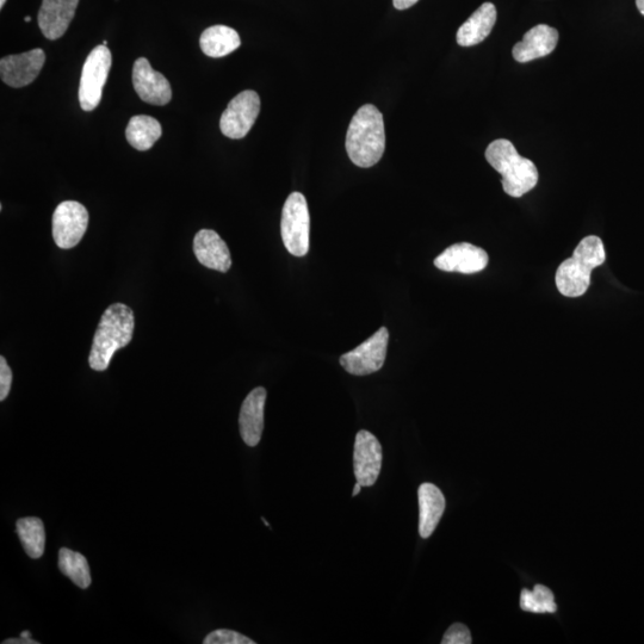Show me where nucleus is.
Here are the masks:
<instances>
[{
	"mask_svg": "<svg viewBox=\"0 0 644 644\" xmlns=\"http://www.w3.org/2000/svg\"><path fill=\"white\" fill-rule=\"evenodd\" d=\"M16 530L26 553L32 559H40L46 546V531L42 520L37 517L18 519Z\"/></svg>",
	"mask_w": 644,
	"mask_h": 644,
	"instance_id": "22",
	"label": "nucleus"
},
{
	"mask_svg": "<svg viewBox=\"0 0 644 644\" xmlns=\"http://www.w3.org/2000/svg\"><path fill=\"white\" fill-rule=\"evenodd\" d=\"M241 45L240 36L227 26L210 27L201 35L202 52L210 58H222L237 51Z\"/></svg>",
	"mask_w": 644,
	"mask_h": 644,
	"instance_id": "20",
	"label": "nucleus"
},
{
	"mask_svg": "<svg viewBox=\"0 0 644 644\" xmlns=\"http://www.w3.org/2000/svg\"><path fill=\"white\" fill-rule=\"evenodd\" d=\"M606 260L603 240L590 235L580 241L572 258L565 260L556 271V287L566 297H580L591 286L592 271Z\"/></svg>",
	"mask_w": 644,
	"mask_h": 644,
	"instance_id": "3",
	"label": "nucleus"
},
{
	"mask_svg": "<svg viewBox=\"0 0 644 644\" xmlns=\"http://www.w3.org/2000/svg\"><path fill=\"white\" fill-rule=\"evenodd\" d=\"M419 500V534L429 538L437 529L445 511V497L437 486L423 483L418 491Z\"/></svg>",
	"mask_w": 644,
	"mask_h": 644,
	"instance_id": "18",
	"label": "nucleus"
},
{
	"mask_svg": "<svg viewBox=\"0 0 644 644\" xmlns=\"http://www.w3.org/2000/svg\"><path fill=\"white\" fill-rule=\"evenodd\" d=\"M436 268L447 272H460L464 275L478 274L487 268L488 255L480 247L460 243L448 247L435 259Z\"/></svg>",
	"mask_w": 644,
	"mask_h": 644,
	"instance_id": "13",
	"label": "nucleus"
},
{
	"mask_svg": "<svg viewBox=\"0 0 644 644\" xmlns=\"http://www.w3.org/2000/svg\"><path fill=\"white\" fill-rule=\"evenodd\" d=\"M45 61L46 54L40 48L18 55H8L0 60L2 80L11 88H24L39 76Z\"/></svg>",
	"mask_w": 644,
	"mask_h": 644,
	"instance_id": "11",
	"label": "nucleus"
},
{
	"mask_svg": "<svg viewBox=\"0 0 644 644\" xmlns=\"http://www.w3.org/2000/svg\"><path fill=\"white\" fill-rule=\"evenodd\" d=\"M204 644H256L255 641L249 639L237 631L220 629L210 633L203 641Z\"/></svg>",
	"mask_w": 644,
	"mask_h": 644,
	"instance_id": "25",
	"label": "nucleus"
},
{
	"mask_svg": "<svg viewBox=\"0 0 644 644\" xmlns=\"http://www.w3.org/2000/svg\"><path fill=\"white\" fill-rule=\"evenodd\" d=\"M194 253L198 262L208 269L220 272L231 269V252L225 241L212 229H202L195 235Z\"/></svg>",
	"mask_w": 644,
	"mask_h": 644,
	"instance_id": "17",
	"label": "nucleus"
},
{
	"mask_svg": "<svg viewBox=\"0 0 644 644\" xmlns=\"http://www.w3.org/2000/svg\"><path fill=\"white\" fill-rule=\"evenodd\" d=\"M266 390L263 387L253 389L246 396L239 416L240 435L249 447H257L264 430V408Z\"/></svg>",
	"mask_w": 644,
	"mask_h": 644,
	"instance_id": "16",
	"label": "nucleus"
},
{
	"mask_svg": "<svg viewBox=\"0 0 644 644\" xmlns=\"http://www.w3.org/2000/svg\"><path fill=\"white\" fill-rule=\"evenodd\" d=\"M134 327L133 309L125 303H114L105 309L92 343L89 357L91 369L107 370L115 352L132 342Z\"/></svg>",
	"mask_w": 644,
	"mask_h": 644,
	"instance_id": "2",
	"label": "nucleus"
},
{
	"mask_svg": "<svg viewBox=\"0 0 644 644\" xmlns=\"http://www.w3.org/2000/svg\"><path fill=\"white\" fill-rule=\"evenodd\" d=\"M260 111V98L257 92H240L229 102L220 120L222 134L229 139L239 140L249 134L255 125Z\"/></svg>",
	"mask_w": 644,
	"mask_h": 644,
	"instance_id": "9",
	"label": "nucleus"
},
{
	"mask_svg": "<svg viewBox=\"0 0 644 644\" xmlns=\"http://www.w3.org/2000/svg\"><path fill=\"white\" fill-rule=\"evenodd\" d=\"M520 608L532 613H555L557 605L553 592L548 587L536 585L534 590H523L520 594Z\"/></svg>",
	"mask_w": 644,
	"mask_h": 644,
	"instance_id": "24",
	"label": "nucleus"
},
{
	"mask_svg": "<svg viewBox=\"0 0 644 644\" xmlns=\"http://www.w3.org/2000/svg\"><path fill=\"white\" fill-rule=\"evenodd\" d=\"M389 343V331L381 327L373 337L358 348L340 357V364L351 375L365 376L379 371L385 364Z\"/></svg>",
	"mask_w": 644,
	"mask_h": 644,
	"instance_id": "7",
	"label": "nucleus"
},
{
	"mask_svg": "<svg viewBox=\"0 0 644 644\" xmlns=\"http://www.w3.org/2000/svg\"><path fill=\"white\" fill-rule=\"evenodd\" d=\"M557 42H559V32L555 28L547 24H538L513 47L512 55L520 64L529 63L553 53Z\"/></svg>",
	"mask_w": 644,
	"mask_h": 644,
	"instance_id": "15",
	"label": "nucleus"
},
{
	"mask_svg": "<svg viewBox=\"0 0 644 644\" xmlns=\"http://www.w3.org/2000/svg\"><path fill=\"white\" fill-rule=\"evenodd\" d=\"M59 568L61 573L70 578L82 590H86L91 585L89 563L82 554L67 548L60 549Z\"/></svg>",
	"mask_w": 644,
	"mask_h": 644,
	"instance_id": "23",
	"label": "nucleus"
},
{
	"mask_svg": "<svg viewBox=\"0 0 644 644\" xmlns=\"http://www.w3.org/2000/svg\"><path fill=\"white\" fill-rule=\"evenodd\" d=\"M111 52L107 46L99 45L92 49L86 59L79 86L80 107L92 111L102 101L103 88L107 83L111 68Z\"/></svg>",
	"mask_w": 644,
	"mask_h": 644,
	"instance_id": "6",
	"label": "nucleus"
},
{
	"mask_svg": "<svg viewBox=\"0 0 644 644\" xmlns=\"http://www.w3.org/2000/svg\"><path fill=\"white\" fill-rule=\"evenodd\" d=\"M79 0H43L39 12V26L48 40L64 36L76 15Z\"/></svg>",
	"mask_w": 644,
	"mask_h": 644,
	"instance_id": "14",
	"label": "nucleus"
},
{
	"mask_svg": "<svg viewBox=\"0 0 644 644\" xmlns=\"http://www.w3.org/2000/svg\"><path fill=\"white\" fill-rule=\"evenodd\" d=\"M497 9L492 3H483L458 29L456 40L462 47H473L485 41L497 22Z\"/></svg>",
	"mask_w": 644,
	"mask_h": 644,
	"instance_id": "19",
	"label": "nucleus"
},
{
	"mask_svg": "<svg viewBox=\"0 0 644 644\" xmlns=\"http://www.w3.org/2000/svg\"><path fill=\"white\" fill-rule=\"evenodd\" d=\"M486 159L489 165L503 176L501 184L507 195L519 198L536 187L540 177L536 165L520 156L511 141H493L487 147Z\"/></svg>",
	"mask_w": 644,
	"mask_h": 644,
	"instance_id": "4",
	"label": "nucleus"
},
{
	"mask_svg": "<svg viewBox=\"0 0 644 644\" xmlns=\"http://www.w3.org/2000/svg\"><path fill=\"white\" fill-rule=\"evenodd\" d=\"M419 0H393L395 9L406 10L412 8L413 5H416Z\"/></svg>",
	"mask_w": 644,
	"mask_h": 644,
	"instance_id": "28",
	"label": "nucleus"
},
{
	"mask_svg": "<svg viewBox=\"0 0 644 644\" xmlns=\"http://www.w3.org/2000/svg\"><path fill=\"white\" fill-rule=\"evenodd\" d=\"M386 150L385 121L379 109L365 104L357 110L346 134V152L363 169L374 166Z\"/></svg>",
	"mask_w": 644,
	"mask_h": 644,
	"instance_id": "1",
	"label": "nucleus"
},
{
	"mask_svg": "<svg viewBox=\"0 0 644 644\" xmlns=\"http://www.w3.org/2000/svg\"><path fill=\"white\" fill-rule=\"evenodd\" d=\"M133 85L136 94L142 101L152 105L169 104L172 98V89L163 74L154 71L150 61L139 58L133 67Z\"/></svg>",
	"mask_w": 644,
	"mask_h": 644,
	"instance_id": "12",
	"label": "nucleus"
},
{
	"mask_svg": "<svg viewBox=\"0 0 644 644\" xmlns=\"http://www.w3.org/2000/svg\"><path fill=\"white\" fill-rule=\"evenodd\" d=\"M12 385V371L4 356L0 357V401L8 398Z\"/></svg>",
	"mask_w": 644,
	"mask_h": 644,
	"instance_id": "27",
	"label": "nucleus"
},
{
	"mask_svg": "<svg viewBox=\"0 0 644 644\" xmlns=\"http://www.w3.org/2000/svg\"><path fill=\"white\" fill-rule=\"evenodd\" d=\"M637 9H639L640 14L644 16V0H636Z\"/></svg>",
	"mask_w": 644,
	"mask_h": 644,
	"instance_id": "30",
	"label": "nucleus"
},
{
	"mask_svg": "<svg viewBox=\"0 0 644 644\" xmlns=\"http://www.w3.org/2000/svg\"><path fill=\"white\" fill-rule=\"evenodd\" d=\"M362 487L363 486L361 485V483L357 482L356 485H355V488H354V492H352V495H354V497H356V495L359 492H361Z\"/></svg>",
	"mask_w": 644,
	"mask_h": 644,
	"instance_id": "31",
	"label": "nucleus"
},
{
	"mask_svg": "<svg viewBox=\"0 0 644 644\" xmlns=\"http://www.w3.org/2000/svg\"><path fill=\"white\" fill-rule=\"evenodd\" d=\"M3 644H39V642H36L35 640H33L32 637L28 639V637L21 636L20 639L5 640Z\"/></svg>",
	"mask_w": 644,
	"mask_h": 644,
	"instance_id": "29",
	"label": "nucleus"
},
{
	"mask_svg": "<svg viewBox=\"0 0 644 644\" xmlns=\"http://www.w3.org/2000/svg\"><path fill=\"white\" fill-rule=\"evenodd\" d=\"M163 134L160 123L151 116L138 115L132 117L126 130L127 141L135 150L148 151Z\"/></svg>",
	"mask_w": 644,
	"mask_h": 644,
	"instance_id": "21",
	"label": "nucleus"
},
{
	"mask_svg": "<svg viewBox=\"0 0 644 644\" xmlns=\"http://www.w3.org/2000/svg\"><path fill=\"white\" fill-rule=\"evenodd\" d=\"M6 3V0H0V8H4V5Z\"/></svg>",
	"mask_w": 644,
	"mask_h": 644,
	"instance_id": "32",
	"label": "nucleus"
},
{
	"mask_svg": "<svg viewBox=\"0 0 644 644\" xmlns=\"http://www.w3.org/2000/svg\"><path fill=\"white\" fill-rule=\"evenodd\" d=\"M24 20H26V22H30L32 21V17L27 16L26 18H24Z\"/></svg>",
	"mask_w": 644,
	"mask_h": 644,
	"instance_id": "33",
	"label": "nucleus"
},
{
	"mask_svg": "<svg viewBox=\"0 0 644 644\" xmlns=\"http://www.w3.org/2000/svg\"><path fill=\"white\" fill-rule=\"evenodd\" d=\"M52 224L55 244L63 250L73 249L88 229V209L76 201L60 203L53 214Z\"/></svg>",
	"mask_w": 644,
	"mask_h": 644,
	"instance_id": "8",
	"label": "nucleus"
},
{
	"mask_svg": "<svg viewBox=\"0 0 644 644\" xmlns=\"http://www.w3.org/2000/svg\"><path fill=\"white\" fill-rule=\"evenodd\" d=\"M284 246L295 257H305L309 251L311 216L306 197L301 193L290 194L284 203L281 221Z\"/></svg>",
	"mask_w": 644,
	"mask_h": 644,
	"instance_id": "5",
	"label": "nucleus"
},
{
	"mask_svg": "<svg viewBox=\"0 0 644 644\" xmlns=\"http://www.w3.org/2000/svg\"><path fill=\"white\" fill-rule=\"evenodd\" d=\"M382 468V447L373 433L359 431L354 450V472L363 487L374 486Z\"/></svg>",
	"mask_w": 644,
	"mask_h": 644,
	"instance_id": "10",
	"label": "nucleus"
},
{
	"mask_svg": "<svg viewBox=\"0 0 644 644\" xmlns=\"http://www.w3.org/2000/svg\"><path fill=\"white\" fill-rule=\"evenodd\" d=\"M443 644H470L472 643V635L466 625L456 623L451 625L447 633H445Z\"/></svg>",
	"mask_w": 644,
	"mask_h": 644,
	"instance_id": "26",
	"label": "nucleus"
}]
</instances>
